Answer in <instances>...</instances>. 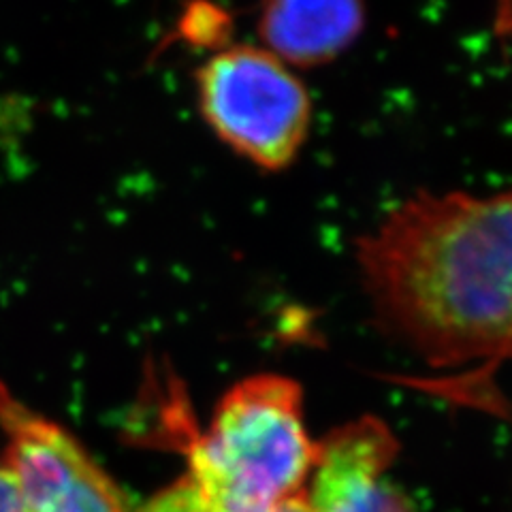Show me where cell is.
I'll return each instance as SVG.
<instances>
[{
	"instance_id": "5b68a950",
	"label": "cell",
	"mask_w": 512,
	"mask_h": 512,
	"mask_svg": "<svg viewBox=\"0 0 512 512\" xmlns=\"http://www.w3.org/2000/svg\"><path fill=\"white\" fill-rule=\"evenodd\" d=\"M397 455L391 429L374 416L348 423L318 442L310 512H414L406 495L387 478Z\"/></svg>"
},
{
	"instance_id": "277c9868",
	"label": "cell",
	"mask_w": 512,
	"mask_h": 512,
	"mask_svg": "<svg viewBox=\"0 0 512 512\" xmlns=\"http://www.w3.org/2000/svg\"><path fill=\"white\" fill-rule=\"evenodd\" d=\"M0 427L24 512H128L114 480L75 436L15 399L3 382Z\"/></svg>"
},
{
	"instance_id": "6da1fadb",
	"label": "cell",
	"mask_w": 512,
	"mask_h": 512,
	"mask_svg": "<svg viewBox=\"0 0 512 512\" xmlns=\"http://www.w3.org/2000/svg\"><path fill=\"white\" fill-rule=\"evenodd\" d=\"M378 325L442 365L512 359V186L419 190L359 237Z\"/></svg>"
},
{
	"instance_id": "3957f363",
	"label": "cell",
	"mask_w": 512,
	"mask_h": 512,
	"mask_svg": "<svg viewBox=\"0 0 512 512\" xmlns=\"http://www.w3.org/2000/svg\"><path fill=\"white\" fill-rule=\"evenodd\" d=\"M197 101L222 143L269 173L291 167L312 126L301 79L263 47L235 45L201 64Z\"/></svg>"
},
{
	"instance_id": "7a4b0ae2",
	"label": "cell",
	"mask_w": 512,
	"mask_h": 512,
	"mask_svg": "<svg viewBox=\"0 0 512 512\" xmlns=\"http://www.w3.org/2000/svg\"><path fill=\"white\" fill-rule=\"evenodd\" d=\"M316 457L301 387L278 374L233 384L210 431L188 436V478L210 512H263L306 493Z\"/></svg>"
},
{
	"instance_id": "9c48e42d",
	"label": "cell",
	"mask_w": 512,
	"mask_h": 512,
	"mask_svg": "<svg viewBox=\"0 0 512 512\" xmlns=\"http://www.w3.org/2000/svg\"><path fill=\"white\" fill-rule=\"evenodd\" d=\"M263 512H310V508H308L306 493H301V495H295V498L284 500V502L276 504L274 508L263 510Z\"/></svg>"
},
{
	"instance_id": "30bf717a",
	"label": "cell",
	"mask_w": 512,
	"mask_h": 512,
	"mask_svg": "<svg viewBox=\"0 0 512 512\" xmlns=\"http://www.w3.org/2000/svg\"><path fill=\"white\" fill-rule=\"evenodd\" d=\"M498 26H500V32H510L512 35V0H500Z\"/></svg>"
},
{
	"instance_id": "ba28073f",
	"label": "cell",
	"mask_w": 512,
	"mask_h": 512,
	"mask_svg": "<svg viewBox=\"0 0 512 512\" xmlns=\"http://www.w3.org/2000/svg\"><path fill=\"white\" fill-rule=\"evenodd\" d=\"M0 512H24L20 487L5 461H0Z\"/></svg>"
},
{
	"instance_id": "52a82bcc",
	"label": "cell",
	"mask_w": 512,
	"mask_h": 512,
	"mask_svg": "<svg viewBox=\"0 0 512 512\" xmlns=\"http://www.w3.org/2000/svg\"><path fill=\"white\" fill-rule=\"evenodd\" d=\"M139 512H210V508L205 506L199 489L186 474L175 485L154 495L148 504L139 508Z\"/></svg>"
},
{
	"instance_id": "8992f818",
	"label": "cell",
	"mask_w": 512,
	"mask_h": 512,
	"mask_svg": "<svg viewBox=\"0 0 512 512\" xmlns=\"http://www.w3.org/2000/svg\"><path fill=\"white\" fill-rule=\"evenodd\" d=\"M365 28V0H261L263 50L286 67L314 69L333 62Z\"/></svg>"
}]
</instances>
